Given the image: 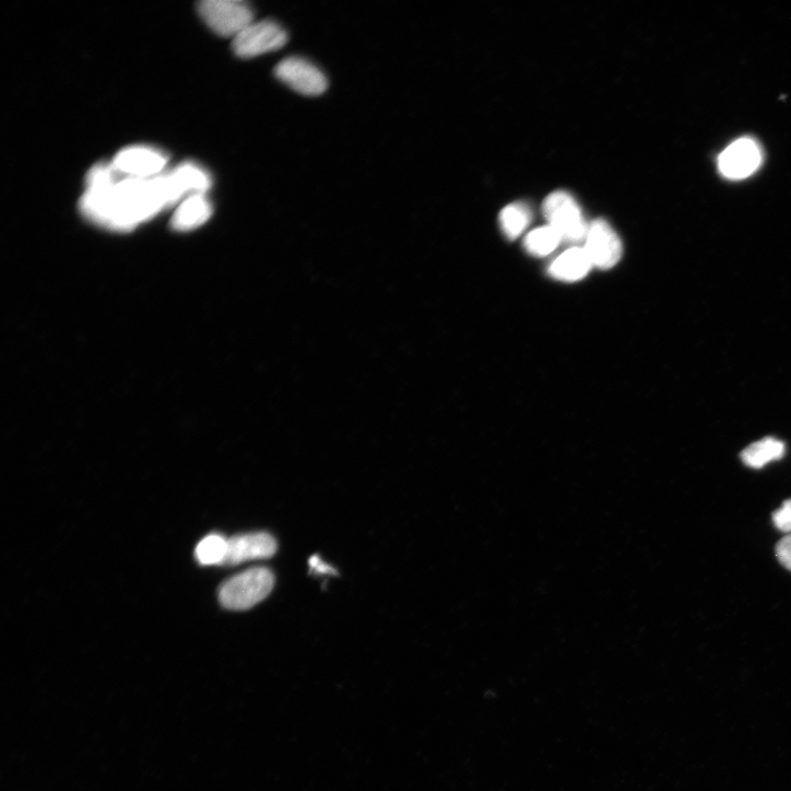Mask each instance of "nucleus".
I'll list each match as a JSON object with an SVG mask.
<instances>
[{"label": "nucleus", "mask_w": 791, "mask_h": 791, "mask_svg": "<svg viewBox=\"0 0 791 791\" xmlns=\"http://www.w3.org/2000/svg\"><path fill=\"white\" fill-rule=\"evenodd\" d=\"M531 220L529 209L522 203H512L500 213L502 230L508 239L518 238L528 227Z\"/></svg>", "instance_id": "2eb2a0df"}, {"label": "nucleus", "mask_w": 791, "mask_h": 791, "mask_svg": "<svg viewBox=\"0 0 791 791\" xmlns=\"http://www.w3.org/2000/svg\"><path fill=\"white\" fill-rule=\"evenodd\" d=\"M585 242L584 250L593 267L609 270L620 261L622 245L608 222L601 219L595 220L590 225Z\"/></svg>", "instance_id": "6e6552de"}, {"label": "nucleus", "mask_w": 791, "mask_h": 791, "mask_svg": "<svg viewBox=\"0 0 791 791\" xmlns=\"http://www.w3.org/2000/svg\"><path fill=\"white\" fill-rule=\"evenodd\" d=\"M560 236L551 227L545 225L530 233L524 239L526 250L534 257H546L551 255L561 243Z\"/></svg>", "instance_id": "f3484780"}, {"label": "nucleus", "mask_w": 791, "mask_h": 791, "mask_svg": "<svg viewBox=\"0 0 791 791\" xmlns=\"http://www.w3.org/2000/svg\"><path fill=\"white\" fill-rule=\"evenodd\" d=\"M311 571L317 574H333L334 571L327 564L322 561L319 556H312L309 560Z\"/></svg>", "instance_id": "aec40b11"}, {"label": "nucleus", "mask_w": 791, "mask_h": 791, "mask_svg": "<svg viewBox=\"0 0 791 791\" xmlns=\"http://www.w3.org/2000/svg\"><path fill=\"white\" fill-rule=\"evenodd\" d=\"M543 213L548 225L569 244L586 239L589 225L577 200L568 193L555 191L546 197Z\"/></svg>", "instance_id": "7ed1b4c3"}, {"label": "nucleus", "mask_w": 791, "mask_h": 791, "mask_svg": "<svg viewBox=\"0 0 791 791\" xmlns=\"http://www.w3.org/2000/svg\"><path fill=\"white\" fill-rule=\"evenodd\" d=\"M162 186L171 206L186 194L205 195L211 186V180L203 169L193 163H184L172 173L162 175Z\"/></svg>", "instance_id": "9d476101"}, {"label": "nucleus", "mask_w": 791, "mask_h": 791, "mask_svg": "<svg viewBox=\"0 0 791 791\" xmlns=\"http://www.w3.org/2000/svg\"><path fill=\"white\" fill-rule=\"evenodd\" d=\"M203 22L219 36L236 38L255 22L252 9L242 0H205L198 5Z\"/></svg>", "instance_id": "20e7f679"}, {"label": "nucleus", "mask_w": 791, "mask_h": 791, "mask_svg": "<svg viewBox=\"0 0 791 791\" xmlns=\"http://www.w3.org/2000/svg\"><path fill=\"white\" fill-rule=\"evenodd\" d=\"M776 556L782 567L791 571V534H787L777 543Z\"/></svg>", "instance_id": "6ab92c4d"}, {"label": "nucleus", "mask_w": 791, "mask_h": 791, "mask_svg": "<svg viewBox=\"0 0 791 791\" xmlns=\"http://www.w3.org/2000/svg\"><path fill=\"white\" fill-rule=\"evenodd\" d=\"M287 40L286 32L275 22H254L234 38L233 49L238 57L251 59L282 49Z\"/></svg>", "instance_id": "39448f33"}, {"label": "nucleus", "mask_w": 791, "mask_h": 791, "mask_svg": "<svg viewBox=\"0 0 791 791\" xmlns=\"http://www.w3.org/2000/svg\"><path fill=\"white\" fill-rule=\"evenodd\" d=\"M212 208L203 194L190 195L175 211L171 224L177 232L199 228L211 215Z\"/></svg>", "instance_id": "f8f14e48"}, {"label": "nucleus", "mask_w": 791, "mask_h": 791, "mask_svg": "<svg viewBox=\"0 0 791 791\" xmlns=\"http://www.w3.org/2000/svg\"><path fill=\"white\" fill-rule=\"evenodd\" d=\"M165 207L156 177H127L107 188H87L81 199V210L87 219L123 233L135 230Z\"/></svg>", "instance_id": "f257e3e1"}, {"label": "nucleus", "mask_w": 791, "mask_h": 791, "mask_svg": "<svg viewBox=\"0 0 791 791\" xmlns=\"http://www.w3.org/2000/svg\"><path fill=\"white\" fill-rule=\"evenodd\" d=\"M773 521L778 530L791 534V499L783 502L773 514Z\"/></svg>", "instance_id": "a211bd4d"}, {"label": "nucleus", "mask_w": 791, "mask_h": 791, "mask_svg": "<svg viewBox=\"0 0 791 791\" xmlns=\"http://www.w3.org/2000/svg\"><path fill=\"white\" fill-rule=\"evenodd\" d=\"M784 443L775 437H764L752 443L742 450L741 460L752 469H763L773 461H778L784 456Z\"/></svg>", "instance_id": "4468645a"}, {"label": "nucleus", "mask_w": 791, "mask_h": 791, "mask_svg": "<svg viewBox=\"0 0 791 791\" xmlns=\"http://www.w3.org/2000/svg\"><path fill=\"white\" fill-rule=\"evenodd\" d=\"M277 542L267 532L236 535L228 540L227 555L223 565H237L249 560L265 559L275 555Z\"/></svg>", "instance_id": "9b49d317"}, {"label": "nucleus", "mask_w": 791, "mask_h": 791, "mask_svg": "<svg viewBox=\"0 0 791 791\" xmlns=\"http://www.w3.org/2000/svg\"><path fill=\"white\" fill-rule=\"evenodd\" d=\"M274 583L269 569H251L224 582L219 590V602L225 609L248 610L271 594Z\"/></svg>", "instance_id": "f03ea898"}, {"label": "nucleus", "mask_w": 791, "mask_h": 791, "mask_svg": "<svg viewBox=\"0 0 791 791\" xmlns=\"http://www.w3.org/2000/svg\"><path fill=\"white\" fill-rule=\"evenodd\" d=\"M276 77L285 85L306 96H318L327 88L324 74L311 62L292 57L280 62Z\"/></svg>", "instance_id": "423d86ee"}, {"label": "nucleus", "mask_w": 791, "mask_h": 791, "mask_svg": "<svg viewBox=\"0 0 791 791\" xmlns=\"http://www.w3.org/2000/svg\"><path fill=\"white\" fill-rule=\"evenodd\" d=\"M227 549V539L219 534H210L198 543L195 554L201 565H223Z\"/></svg>", "instance_id": "dca6fc26"}, {"label": "nucleus", "mask_w": 791, "mask_h": 791, "mask_svg": "<svg viewBox=\"0 0 791 791\" xmlns=\"http://www.w3.org/2000/svg\"><path fill=\"white\" fill-rule=\"evenodd\" d=\"M763 153L756 141L741 138L731 144L720 155V173L732 181H741L753 175L762 165Z\"/></svg>", "instance_id": "0eeeda50"}, {"label": "nucleus", "mask_w": 791, "mask_h": 791, "mask_svg": "<svg viewBox=\"0 0 791 791\" xmlns=\"http://www.w3.org/2000/svg\"><path fill=\"white\" fill-rule=\"evenodd\" d=\"M168 162L166 157L147 147H132L120 152L114 169L133 178H153L160 175Z\"/></svg>", "instance_id": "1a4fd4ad"}, {"label": "nucleus", "mask_w": 791, "mask_h": 791, "mask_svg": "<svg viewBox=\"0 0 791 791\" xmlns=\"http://www.w3.org/2000/svg\"><path fill=\"white\" fill-rule=\"evenodd\" d=\"M593 264L584 249L573 248L559 256L549 267L552 277L563 282H577L584 279Z\"/></svg>", "instance_id": "ddd939ff"}]
</instances>
